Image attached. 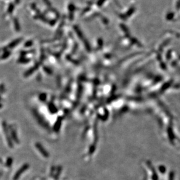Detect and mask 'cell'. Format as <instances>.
<instances>
[{"instance_id": "cell-1", "label": "cell", "mask_w": 180, "mask_h": 180, "mask_svg": "<svg viewBox=\"0 0 180 180\" xmlns=\"http://www.w3.org/2000/svg\"><path fill=\"white\" fill-rule=\"evenodd\" d=\"M74 29L75 30L76 32L77 33V35L79 37V39L81 40H84V36L83 35V32H81V30L79 29V28L77 26H74Z\"/></svg>"}, {"instance_id": "cell-2", "label": "cell", "mask_w": 180, "mask_h": 180, "mask_svg": "<svg viewBox=\"0 0 180 180\" xmlns=\"http://www.w3.org/2000/svg\"><path fill=\"white\" fill-rule=\"evenodd\" d=\"M75 9H76L75 6L72 4H70L69 6V12H70V14H69L70 19L71 21L73 19V13H74Z\"/></svg>"}, {"instance_id": "cell-3", "label": "cell", "mask_w": 180, "mask_h": 180, "mask_svg": "<svg viewBox=\"0 0 180 180\" xmlns=\"http://www.w3.org/2000/svg\"><path fill=\"white\" fill-rule=\"evenodd\" d=\"M14 23L15 26V29L17 31H19L20 30V26H19V22L16 19H14Z\"/></svg>"}, {"instance_id": "cell-4", "label": "cell", "mask_w": 180, "mask_h": 180, "mask_svg": "<svg viewBox=\"0 0 180 180\" xmlns=\"http://www.w3.org/2000/svg\"><path fill=\"white\" fill-rule=\"evenodd\" d=\"M21 41V39H18L17 40H16V41H14L12 43H11L10 45H9V46H11V47H14L15 46H16V45L18 43H19V42H20Z\"/></svg>"}, {"instance_id": "cell-5", "label": "cell", "mask_w": 180, "mask_h": 180, "mask_svg": "<svg viewBox=\"0 0 180 180\" xmlns=\"http://www.w3.org/2000/svg\"><path fill=\"white\" fill-rule=\"evenodd\" d=\"M14 5H13L12 4H11L9 5V8H8V12L9 13H11V12H12L13 9H14Z\"/></svg>"}, {"instance_id": "cell-6", "label": "cell", "mask_w": 180, "mask_h": 180, "mask_svg": "<svg viewBox=\"0 0 180 180\" xmlns=\"http://www.w3.org/2000/svg\"><path fill=\"white\" fill-rule=\"evenodd\" d=\"M32 44H33V42L32 41H29L26 42V43H25V46L26 47H29V46H32Z\"/></svg>"}, {"instance_id": "cell-7", "label": "cell", "mask_w": 180, "mask_h": 180, "mask_svg": "<svg viewBox=\"0 0 180 180\" xmlns=\"http://www.w3.org/2000/svg\"><path fill=\"white\" fill-rule=\"evenodd\" d=\"M106 0H99L98 2H97V5L99 6V7H101L102 6V5L104 3V2Z\"/></svg>"}, {"instance_id": "cell-8", "label": "cell", "mask_w": 180, "mask_h": 180, "mask_svg": "<svg viewBox=\"0 0 180 180\" xmlns=\"http://www.w3.org/2000/svg\"><path fill=\"white\" fill-rule=\"evenodd\" d=\"M98 46H100V47H102L103 46V41L102 39H98Z\"/></svg>"}, {"instance_id": "cell-9", "label": "cell", "mask_w": 180, "mask_h": 180, "mask_svg": "<svg viewBox=\"0 0 180 180\" xmlns=\"http://www.w3.org/2000/svg\"><path fill=\"white\" fill-rule=\"evenodd\" d=\"M44 2L46 3V4L48 6V7H51V2H49V0H44Z\"/></svg>"}, {"instance_id": "cell-10", "label": "cell", "mask_w": 180, "mask_h": 180, "mask_svg": "<svg viewBox=\"0 0 180 180\" xmlns=\"http://www.w3.org/2000/svg\"><path fill=\"white\" fill-rule=\"evenodd\" d=\"M19 1H20V0H15V2L16 4H18L19 2Z\"/></svg>"}]
</instances>
